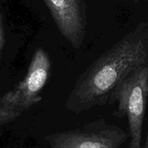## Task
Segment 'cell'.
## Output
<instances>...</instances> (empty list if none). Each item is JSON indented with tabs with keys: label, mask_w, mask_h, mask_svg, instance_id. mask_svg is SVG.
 Masks as SVG:
<instances>
[{
	"label": "cell",
	"mask_w": 148,
	"mask_h": 148,
	"mask_svg": "<svg viewBox=\"0 0 148 148\" xmlns=\"http://www.w3.org/2000/svg\"><path fill=\"white\" fill-rule=\"evenodd\" d=\"M148 63V31L142 23L101 54L79 74L65 107L79 114L109 104L121 84Z\"/></svg>",
	"instance_id": "6da1fadb"
},
{
	"label": "cell",
	"mask_w": 148,
	"mask_h": 148,
	"mask_svg": "<svg viewBox=\"0 0 148 148\" xmlns=\"http://www.w3.org/2000/svg\"><path fill=\"white\" fill-rule=\"evenodd\" d=\"M51 75V62L39 48L32 57L25 76L0 97V126L13 121L42 100L40 93Z\"/></svg>",
	"instance_id": "7a4b0ae2"
},
{
	"label": "cell",
	"mask_w": 148,
	"mask_h": 148,
	"mask_svg": "<svg viewBox=\"0 0 148 148\" xmlns=\"http://www.w3.org/2000/svg\"><path fill=\"white\" fill-rule=\"evenodd\" d=\"M130 133L104 119H98L82 127L49 134L45 140L49 148H121Z\"/></svg>",
	"instance_id": "277c9868"
},
{
	"label": "cell",
	"mask_w": 148,
	"mask_h": 148,
	"mask_svg": "<svg viewBox=\"0 0 148 148\" xmlns=\"http://www.w3.org/2000/svg\"><path fill=\"white\" fill-rule=\"evenodd\" d=\"M61 34L75 49L86 34V13L82 0H43Z\"/></svg>",
	"instance_id": "5b68a950"
},
{
	"label": "cell",
	"mask_w": 148,
	"mask_h": 148,
	"mask_svg": "<svg viewBox=\"0 0 148 148\" xmlns=\"http://www.w3.org/2000/svg\"><path fill=\"white\" fill-rule=\"evenodd\" d=\"M132 1H136V2H137V1H138V0H132Z\"/></svg>",
	"instance_id": "ba28073f"
},
{
	"label": "cell",
	"mask_w": 148,
	"mask_h": 148,
	"mask_svg": "<svg viewBox=\"0 0 148 148\" xmlns=\"http://www.w3.org/2000/svg\"><path fill=\"white\" fill-rule=\"evenodd\" d=\"M143 148H148V132H147V138H146L145 143V145H144V147H143Z\"/></svg>",
	"instance_id": "52a82bcc"
},
{
	"label": "cell",
	"mask_w": 148,
	"mask_h": 148,
	"mask_svg": "<svg viewBox=\"0 0 148 148\" xmlns=\"http://www.w3.org/2000/svg\"><path fill=\"white\" fill-rule=\"evenodd\" d=\"M5 42V34H4V15L2 13L0 14V57H1V51L4 47Z\"/></svg>",
	"instance_id": "8992f818"
},
{
	"label": "cell",
	"mask_w": 148,
	"mask_h": 148,
	"mask_svg": "<svg viewBox=\"0 0 148 148\" xmlns=\"http://www.w3.org/2000/svg\"><path fill=\"white\" fill-rule=\"evenodd\" d=\"M147 97L148 64L136 70L121 84L109 103L118 102L116 116L127 117L129 148H143L142 135Z\"/></svg>",
	"instance_id": "3957f363"
}]
</instances>
